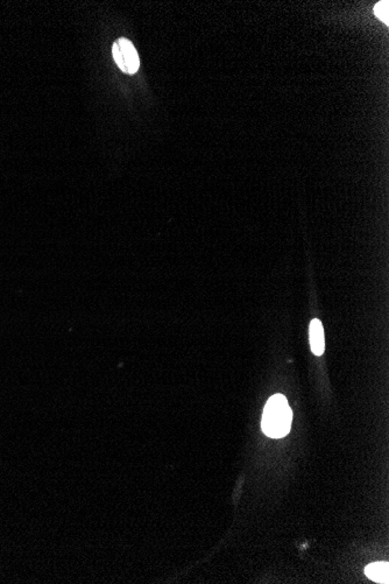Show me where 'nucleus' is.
Masks as SVG:
<instances>
[{"instance_id": "f257e3e1", "label": "nucleus", "mask_w": 389, "mask_h": 584, "mask_svg": "<svg viewBox=\"0 0 389 584\" xmlns=\"http://www.w3.org/2000/svg\"><path fill=\"white\" fill-rule=\"evenodd\" d=\"M293 412L286 396L275 394L271 396L264 406L261 419V428L272 439H281L291 432Z\"/></svg>"}, {"instance_id": "f03ea898", "label": "nucleus", "mask_w": 389, "mask_h": 584, "mask_svg": "<svg viewBox=\"0 0 389 584\" xmlns=\"http://www.w3.org/2000/svg\"><path fill=\"white\" fill-rule=\"evenodd\" d=\"M112 54L118 67L126 74H136L139 69V55L132 42L125 38L119 39L114 42Z\"/></svg>"}, {"instance_id": "7ed1b4c3", "label": "nucleus", "mask_w": 389, "mask_h": 584, "mask_svg": "<svg viewBox=\"0 0 389 584\" xmlns=\"http://www.w3.org/2000/svg\"><path fill=\"white\" fill-rule=\"evenodd\" d=\"M310 347L316 356H322L325 350V337L321 321L314 319L309 327Z\"/></svg>"}, {"instance_id": "20e7f679", "label": "nucleus", "mask_w": 389, "mask_h": 584, "mask_svg": "<svg viewBox=\"0 0 389 584\" xmlns=\"http://www.w3.org/2000/svg\"><path fill=\"white\" fill-rule=\"evenodd\" d=\"M389 565L387 562H375L365 568V574L370 580L377 583H388Z\"/></svg>"}, {"instance_id": "39448f33", "label": "nucleus", "mask_w": 389, "mask_h": 584, "mask_svg": "<svg viewBox=\"0 0 389 584\" xmlns=\"http://www.w3.org/2000/svg\"><path fill=\"white\" fill-rule=\"evenodd\" d=\"M388 8L389 3L387 0L379 1L378 4L375 6V14L377 15L379 20H381L382 23H385L386 25L389 23Z\"/></svg>"}]
</instances>
